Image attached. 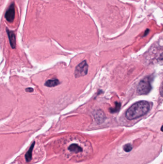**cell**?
<instances>
[{"mask_svg": "<svg viewBox=\"0 0 163 164\" xmlns=\"http://www.w3.org/2000/svg\"><path fill=\"white\" fill-rule=\"evenodd\" d=\"M150 105L146 101H141L134 103L126 112V117L129 120H135L142 117L149 111Z\"/></svg>", "mask_w": 163, "mask_h": 164, "instance_id": "cell-1", "label": "cell"}, {"mask_svg": "<svg viewBox=\"0 0 163 164\" xmlns=\"http://www.w3.org/2000/svg\"><path fill=\"white\" fill-rule=\"evenodd\" d=\"M152 89V85L150 78H145L140 82L137 88V92L139 95H147Z\"/></svg>", "mask_w": 163, "mask_h": 164, "instance_id": "cell-2", "label": "cell"}, {"mask_svg": "<svg viewBox=\"0 0 163 164\" xmlns=\"http://www.w3.org/2000/svg\"><path fill=\"white\" fill-rule=\"evenodd\" d=\"M88 68L89 66L86 61H82L76 68L74 73L75 76L76 78H78L86 75L88 74Z\"/></svg>", "mask_w": 163, "mask_h": 164, "instance_id": "cell-3", "label": "cell"}, {"mask_svg": "<svg viewBox=\"0 0 163 164\" xmlns=\"http://www.w3.org/2000/svg\"><path fill=\"white\" fill-rule=\"evenodd\" d=\"M15 6L14 3H12L8 9L7 10L5 14V18L8 22L10 23L13 22L15 18Z\"/></svg>", "mask_w": 163, "mask_h": 164, "instance_id": "cell-4", "label": "cell"}, {"mask_svg": "<svg viewBox=\"0 0 163 164\" xmlns=\"http://www.w3.org/2000/svg\"><path fill=\"white\" fill-rule=\"evenodd\" d=\"M6 32L8 36L9 40L12 48L13 49H16V37L15 34L13 31L10 30L8 28H6Z\"/></svg>", "mask_w": 163, "mask_h": 164, "instance_id": "cell-5", "label": "cell"}, {"mask_svg": "<svg viewBox=\"0 0 163 164\" xmlns=\"http://www.w3.org/2000/svg\"><path fill=\"white\" fill-rule=\"evenodd\" d=\"M68 150L71 153H80L83 151L81 146L77 143H72L68 146Z\"/></svg>", "mask_w": 163, "mask_h": 164, "instance_id": "cell-6", "label": "cell"}, {"mask_svg": "<svg viewBox=\"0 0 163 164\" xmlns=\"http://www.w3.org/2000/svg\"><path fill=\"white\" fill-rule=\"evenodd\" d=\"M35 142H33L32 144L31 145L30 147L27 152L25 155V159L27 162H29L32 158V153L33 151V147L35 146Z\"/></svg>", "mask_w": 163, "mask_h": 164, "instance_id": "cell-7", "label": "cell"}, {"mask_svg": "<svg viewBox=\"0 0 163 164\" xmlns=\"http://www.w3.org/2000/svg\"><path fill=\"white\" fill-rule=\"evenodd\" d=\"M60 82L57 79L48 80L45 83V85L48 88H53L59 85Z\"/></svg>", "mask_w": 163, "mask_h": 164, "instance_id": "cell-8", "label": "cell"}, {"mask_svg": "<svg viewBox=\"0 0 163 164\" xmlns=\"http://www.w3.org/2000/svg\"><path fill=\"white\" fill-rule=\"evenodd\" d=\"M94 117H95L96 121L98 123H99V122L102 123L104 120L105 116L104 115V114H103V112H100V111H98V112L95 113Z\"/></svg>", "mask_w": 163, "mask_h": 164, "instance_id": "cell-9", "label": "cell"}, {"mask_svg": "<svg viewBox=\"0 0 163 164\" xmlns=\"http://www.w3.org/2000/svg\"><path fill=\"white\" fill-rule=\"evenodd\" d=\"M132 149V145L130 143H127L125 145L123 146V149L126 152H129L131 151Z\"/></svg>", "mask_w": 163, "mask_h": 164, "instance_id": "cell-10", "label": "cell"}, {"mask_svg": "<svg viewBox=\"0 0 163 164\" xmlns=\"http://www.w3.org/2000/svg\"><path fill=\"white\" fill-rule=\"evenodd\" d=\"M120 107H121V104L118 102L116 103V105H115V107L114 109H110V112L115 113L117 111H118L119 110H120Z\"/></svg>", "mask_w": 163, "mask_h": 164, "instance_id": "cell-11", "label": "cell"}, {"mask_svg": "<svg viewBox=\"0 0 163 164\" xmlns=\"http://www.w3.org/2000/svg\"><path fill=\"white\" fill-rule=\"evenodd\" d=\"M25 91L27 92H32L33 91V89L31 88H27L25 89Z\"/></svg>", "mask_w": 163, "mask_h": 164, "instance_id": "cell-12", "label": "cell"}]
</instances>
